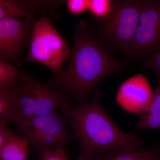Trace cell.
Listing matches in <instances>:
<instances>
[{
    "mask_svg": "<svg viewBox=\"0 0 160 160\" xmlns=\"http://www.w3.org/2000/svg\"><path fill=\"white\" fill-rule=\"evenodd\" d=\"M74 41L69 64L48 83L58 88L72 103L82 104L96 86L112 74L120 73L129 66L127 60L113 58L95 38L85 21L73 29Z\"/></svg>",
    "mask_w": 160,
    "mask_h": 160,
    "instance_id": "cell-1",
    "label": "cell"
},
{
    "mask_svg": "<svg viewBox=\"0 0 160 160\" xmlns=\"http://www.w3.org/2000/svg\"><path fill=\"white\" fill-rule=\"evenodd\" d=\"M100 96L97 89L89 102L69 103L60 109L79 143L78 160H91L110 149H140L142 146V138L126 133L115 124L100 105Z\"/></svg>",
    "mask_w": 160,
    "mask_h": 160,
    "instance_id": "cell-2",
    "label": "cell"
},
{
    "mask_svg": "<svg viewBox=\"0 0 160 160\" xmlns=\"http://www.w3.org/2000/svg\"><path fill=\"white\" fill-rule=\"evenodd\" d=\"M15 106L13 122L56 111L72 103L58 88L42 82L26 72L13 83Z\"/></svg>",
    "mask_w": 160,
    "mask_h": 160,
    "instance_id": "cell-3",
    "label": "cell"
},
{
    "mask_svg": "<svg viewBox=\"0 0 160 160\" xmlns=\"http://www.w3.org/2000/svg\"><path fill=\"white\" fill-rule=\"evenodd\" d=\"M145 0H117L111 13L100 22L98 41L109 52L126 55L139 22Z\"/></svg>",
    "mask_w": 160,
    "mask_h": 160,
    "instance_id": "cell-4",
    "label": "cell"
},
{
    "mask_svg": "<svg viewBox=\"0 0 160 160\" xmlns=\"http://www.w3.org/2000/svg\"><path fill=\"white\" fill-rule=\"evenodd\" d=\"M71 53L66 40L54 28L50 18L43 15L34 21L28 54L19 66L28 62L39 63L58 75L62 72Z\"/></svg>",
    "mask_w": 160,
    "mask_h": 160,
    "instance_id": "cell-5",
    "label": "cell"
},
{
    "mask_svg": "<svg viewBox=\"0 0 160 160\" xmlns=\"http://www.w3.org/2000/svg\"><path fill=\"white\" fill-rule=\"evenodd\" d=\"M62 114L55 111L23 119L16 123L18 132L35 148L42 152L65 145L72 136Z\"/></svg>",
    "mask_w": 160,
    "mask_h": 160,
    "instance_id": "cell-6",
    "label": "cell"
},
{
    "mask_svg": "<svg viewBox=\"0 0 160 160\" xmlns=\"http://www.w3.org/2000/svg\"><path fill=\"white\" fill-rule=\"evenodd\" d=\"M160 50V1L145 0L127 55L131 59L143 61Z\"/></svg>",
    "mask_w": 160,
    "mask_h": 160,
    "instance_id": "cell-7",
    "label": "cell"
},
{
    "mask_svg": "<svg viewBox=\"0 0 160 160\" xmlns=\"http://www.w3.org/2000/svg\"><path fill=\"white\" fill-rule=\"evenodd\" d=\"M34 21L32 18L19 21L0 19V58L16 63L30 39Z\"/></svg>",
    "mask_w": 160,
    "mask_h": 160,
    "instance_id": "cell-8",
    "label": "cell"
},
{
    "mask_svg": "<svg viewBox=\"0 0 160 160\" xmlns=\"http://www.w3.org/2000/svg\"><path fill=\"white\" fill-rule=\"evenodd\" d=\"M153 92L146 77L137 74L121 84L116 102L126 111L140 114L151 102Z\"/></svg>",
    "mask_w": 160,
    "mask_h": 160,
    "instance_id": "cell-9",
    "label": "cell"
},
{
    "mask_svg": "<svg viewBox=\"0 0 160 160\" xmlns=\"http://www.w3.org/2000/svg\"><path fill=\"white\" fill-rule=\"evenodd\" d=\"M150 129L160 130V82H158L153 90V97L149 106L140 113L133 132Z\"/></svg>",
    "mask_w": 160,
    "mask_h": 160,
    "instance_id": "cell-10",
    "label": "cell"
},
{
    "mask_svg": "<svg viewBox=\"0 0 160 160\" xmlns=\"http://www.w3.org/2000/svg\"><path fill=\"white\" fill-rule=\"evenodd\" d=\"M29 142L17 135L0 148V160H26Z\"/></svg>",
    "mask_w": 160,
    "mask_h": 160,
    "instance_id": "cell-11",
    "label": "cell"
},
{
    "mask_svg": "<svg viewBox=\"0 0 160 160\" xmlns=\"http://www.w3.org/2000/svg\"><path fill=\"white\" fill-rule=\"evenodd\" d=\"M15 93L13 84L0 88V123L8 125L14 119Z\"/></svg>",
    "mask_w": 160,
    "mask_h": 160,
    "instance_id": "cell-12",
    "label": "cell"
},
{
    "mask_svg": "<svg viewBox=\"0 0 160 160\" xmlns=\"http://www.w3.org/2000/svg\"><path fill=\"white\" fill-rule=\"evenodd\" d=\"M32 18L31 11L22 0H0V19Z\"/></svg>",
    "mask_w": 160,
    "mask_h": 160,
    "instance_id": "cell-13",
    "label": "cell"
},
{
    "mask_svg": "<svg viewBox=\"0 0 160 160\" xmlns=\"http://www.w3.org/2000/svg\"><path fill=\"white\" fill-rule=\"evenodd\" d=\"M146 149L120 148L97 155L91 160H141Z\"/></svg>",
    "mask_w": 160,
    "mask_h": 160,
    "instance_id": "cell-14",
    "label": "cell"
},
{
    "mask_svg": "<svg viewBox=\"0 0 160 160\" xmlns=\"http://www.w3.org/2000/svg\"><path fill=\"white\" fill-rule=\"evenodd\" d=\"M114 5L112 0H89V10L96 19L102 22L111 13Z\"/></svg>",
    "mask_w": 160,
    "mask_h": 160,
    "instance_id": "cell-15",
    "label": "cell"
},
{
    "mask_svg": "<svg viewBox=\"0 0 160 160\" xmlns=\"http://www.w3.org/2000/svg\"><path fill=\"white\" fill-rule=\"evenodd\" d=\"M19 74L17 67L0 58V88L13 84Z\"/></svg>",
    "mask_w": 160,
    "mask_h": 160,
    "instance_id": "cell-16",
    "label": "cell"
},
{
    "mask_svg": "<svg viewBox=\"0 0 160 160\" xmlns=\"http://www.w3.org/2000/svg\"><path fill=\"white\" fill-rule=\"evenodd\" d=\"M42 160H69L65 145H61L42 152Z\"/></svg>",
    "mask_w": 160,
    "mask_h": 160,
    "instance_id": "cell-17",
    "label": "cell"
},
{
    "mask_svg": "<svg viewBox=\"0 0 160 160\" xmlns=\"http://www.w3.org/2000/svg\"><path fill=\"white\" fill-rule=\"evenodd\" d=\"M67 9L72 14L79 15L89 10V0H66Z\"/></svg>",
    "mask_w": 160,
    "mask_h": 160,
    "instance_id": "cell-18",
    "label": "cell"
},
{
    "mask_svg": "<svg viewBox=\"0 0 160 160\" xmlns=\"http://www.w3.org/2000/svg\"><path fill=\"white\" fill-rule=\"evenodd\" d=\"M142 64L144 68L154 72L158 82H160V50L150 58L142 61Z\"/></svg>",
    "mask_w": 160,
    "mask_h": 160,
    "instance_id": "cell-19",
    "label": "cell"
},
{
    "mask_svg": "<svg viewBox=\"0 0 160 160\" xmlns=\"http://www.w3.org/2000/svg\"><path fill=\"white\" fill-rule=\"evenodd\" d=\"M141 160H160V142L146 149Z\"/></svg>",
    "mask_w": 160,
    "mask_h": 160,
    "instance_id": "cell-20",
    "label": "cell"
},
{
    "mask_svg": "<svg viewBox=\"0 0 160 160\" xmlns=\"http://www.w3.org/2000/svg\"><path fill=\"white\" fill-rule=\"evenodd\" d=\"M7 126L6 124L0 123V148L16 135L13 132L8 129Z\"/></svg>",
    "mask_w": 160,
    "mask_h": 160,
    "instance_id": "cell-21",
    "label": "cell"
},
{
    "mask_svg": "<svg viewBox=\"0 0 160 160\" xmlns=\"http://www.w3.org/2000/svg\"><path fill=\"white\" fill-rule=\"evenodd\" d=\"M31 11L32 9H37L42 7L46 3H49V0H22Z\"/></svg>",
    "mask_w": 160,
    "mask_h": 160,
    "instance_id": "cell-22",
    "label": "cell"
},
{
    "mask_svg": "<svg viewBox=\"0 0 160 160\" xmlns=\"http://www.w3.org/2000/svg\"><path fill=\"white\" fill-rule=\"evenodd\" d=\"M65 0H49V3L54 7H58Z\"/></svg>",
    "mask_w": 160,
    "mask_h": 160,
    "instance_id": "cell-23",
    "label": "cell"
}]
</instances>
